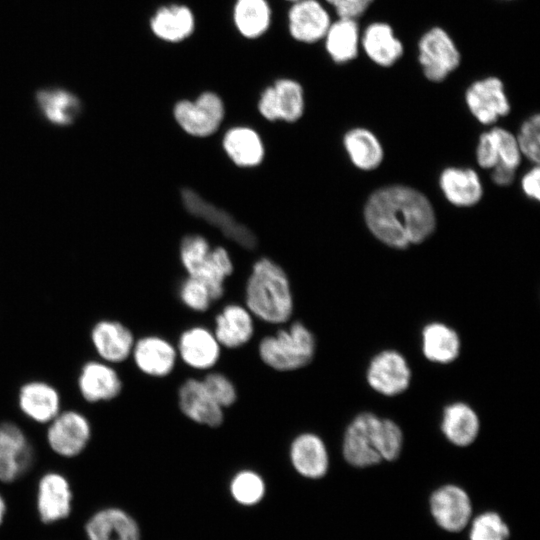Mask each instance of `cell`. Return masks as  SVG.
Masks as SVG:
<instances>
[{"instance_id":"cell-5","label":"cell","mask_w":540,"mask_h":540,"mask_svg":"<svg viewBox=\"0 0 540 540\" xmlns=\"http://www.w3.org/2000/svg\"><path fill=\"white\" fill-rule=\"evenodd\" d=\"M305 106V89L291 77L275 78L261 89L257 101L259 113L269 121L296 122L304 114Z\"/></svg>"},{"instance_id":"cell-12","label":"cell","mask_w":540,"mask_h":540,"mask_svg":"<svg viewBox=\"0 0 540 540\" xmlns=\"http://www.w3.org/2000/svg\"><path fill=\"white\" fill-rule=\"evenodd\" d=\"M148 29L160 42L180 44L194 34L196 16L192 8L184 3L162 4L149 16Z\"/></svg>"},{"instance_id":"cell-14","label":"cell","mask_w":540,"mask_h":540,"mask_svg":"<svg viewBox=\"0 0 540 540\" xmlns=\"http://www.w3.org/2000/svg\"><path fill=\"white\" fill-rule=\"evenodd\" d=\"M366 378L370 387L378 393L395 396L409 387L411 371L402 354L385 350L371 359Z\"/></svg>"},{"instance_id":"cell-17","label":"cell","mask_w":540,"mask_h":540,"mask_svg":"<svg viewBox=\"0 0 540 540\" xmlns=\"http://www.w3.org/2000/svg\"><path fill=\"white\" fill-rule=\"evenodd\" d=\"M360 49L369 61L381 68L392 67L404 53L402 41L385 21H372L361 29Z\"/></svg>"},{"instance_id":"cell-2","label":"cell","mask_w":540,"mask_h":540,"mask_svg":"<svg viewBox=\"0 0 540 540\" xmlns=\"http://www.w3.org/2000/svg\"><path fill=\"white\" fill-rule=\"evenodd\" d=\"M246 308L258 319L273 325L286 323L293 313V298L284 270L270 259L257 261L248 278Z\"/></svg>"},{"instance_id":"cell-32","label":"cell","mask_w":540,"mask_h":540,"mask_svg":"<svg viewBox=\"0 0 540 540\" xmlns=\"http://www.w3.org/2000/svg\"><path fill=\"white\" fill-rule=\"evenodd\" d=\"M460 338L457 332L446 324L432 322L422 331V350L425 357L435 363L453 362L460 353Z\"/></svg>"},{"instance_id":"cell-4","label":"cell","mask_w":540,"mask_h":540,"mask_svg":"<svg viewBox=\"0 0 540 540\" xmlns=\"http://www.w3.org/2000/svg\"><path fill=\"white\" fill-rule=\"evenodd\" d=\"M417 61L426 80L440 83L459 67L461 55L451 35L433 26L417 42Z\"/></svg>"},{"instance_id":"cell-34","label":"cell","mask_w":540,"mask_h":540,"mask_svg":"<svg viewBox=\"0 0 540 540\" xmlns=\"http://www.w3.org/2000/svg\"><path fill=\"white\" fill-rule=\"evenodd\" d=\"M343 144L351 162L359 169L373 170L383 160L382 145L368 129H351L345 134Z\"/></svg>"},{"instance_id":"cell-11","label":"cell","mask_w":540,"mask_h":540,"mask_svg":"<svg viewBox=\"0 0 540 540\" xmlns=\"http://www.w3.org/2000/svg\"><path fill=\"white\" fill-rule=\"evenodd\" d=\"M34 461L33 448L24 431L13 422L0 424V482L22 477Z\"/></svg>"},{"instance_id":"cell-37","label":"cell","mask_w":540,"mask_h":540,"mask_svg":"<svg viewBox=\"0 0 540 540\" xmlns=\"http://www.w3.org/2000/svg\"><path fill=\"white\" fill-rule=\"evenodd\" d=\"M488 134L495 158L494 167L502 165L516 170L522 155L516 137L502 127H494Z\"/></svg>"},{"instance_id":"cell-45","label":"cell","mask_w":540,"mask_h":540,"mask_svg":"<svg viewBox=\"0 0 540 540\" xmlns=\"http://www.w3.org/2000/svg\"><path fill=\"white\" fill-rule=\"evenodd\" d=\"M493 169L492 180L500 186L510 185L515 176V170L506 166L498 165Z\"/></svg>"},{"instance_id":"cell-19","label":"cell","mask_w":540,"mask_h":540,"mask_svg":"<svg viewBox=\"0 0 540 540\" xmlns=\"http://www.w3.org/2000/svg\"><path fill=\"white\" fill-rule=\"evenodd\" d=\"M90 339L99 359L112 365L127 360L135 343L127 326L110 319L97 321L91 329Z\"/></svg>"},{"instance_id":"cell-31","label":"cell","mask_w":540,"mask_h":540,"mask_svg":"<svg viewBox=\"0 0 540 540\" xmlns=\"http://www.w3.org/2000/svg\"><path fill=\"white\" fill-rule=\"evenodd\" d=\"M189 276L203 282L212 299L217 300L224 292V281L233 271L228 252L222 247L209 250L200 260L186 270Z\"/></svg>"},{"instance_id":"cell-38","label":"cell","mask_w":540,"mask_h":540,"mask_svg":"<svg viewBox=\"0 0 540 540\" xmlns=\"http://www.w3.org/2000/svg\"><path fill=\"white\" fill-rule=\"evenodd\" d=\"M508 536V526L499 514L491 511L477 516L470 529V540H507Z\"/></svg>"},{"instance_id":"cell-7","label":"cell","mask_w":540,"mask_h":540,"mask_svg":"<svg viewBox=\"0 0 540 540\" xmlns=\"http://www.w3.org/2000/svg\"><path fill=\"white\" fill-rule=\"evenodd\" d=\"M381 420L375 414H358L348 425L343 439V456L352 466L370 467L382 461L380 455Z\"/></svg>"},{"instance_id":"cell-16","label":"cell","mask_w":540,"mask_h":540,"mask_svg":"<svg viewBox=\"0 0 540 540\" xmlns=\"http://www.w3.org/2000/svg\"><path fill=\"white\" fill-rule=\"evenodd\" d=\"M430 510L437 524L446 531L459 532L468 524L472 506L468 494L459 486L445 485L430 497Z\"/></svg>"},{"instance_id":"cell-42","label":"cell","mask_w":540,"mask_h":540,"mask_svg":"<svg viewBox=\"0 0 540 540\" xmlns=\"http://www.w3.org/2000/svg\"><path fill=\"white\" fill-rule=\"evenodd\" d=\"M403 434L400 427L390 419L381 420L380 455L382 460L393 461L400 455Z\"/></svg>"},{"instance_id":"cell-33","label":"cell","mask_w":540,"mask_h":540,"mask_svg":"<svg viewBox=\"0 0 540 540\" xmlns=\"http://www.w3.org/2000/svg\"><path fill=\"white\" fill-rule=\"evenodd\" d=\"M223 147L230 159L242 167L258 165L264 155L259 135L249 127H233L226 132Z\"/></svg>"},{"instance_id":"cell-25","label":"cell","mask_w":540,"mask_h":540,"mask_svg":"<svg viewBox=\"0 0 540 540\" xmlns=\"http://www.w3.org/2000/svg\"><path fill=\"white\" fill-rule=\"evenodd\" d=\"M289 459L294 470L308 479H320L328 471L329 454L324 441L315 433L297 435L289 447Z\"/></svg>"},{"instance_id":"cell-36","label":"cell","mask_w":540,"mask_h":540,"mask_svg":"<svg viewBox=\"0 0 540 540\" xmlns=\"http://www.w3.org/2000/svg\"><path fill=\"white\" fill-rule=\"evenodd\" d=\"M229 490L232 498L241 505L253 506L264 497L266 485L260 474L253 470H241L231 479Z\"/></svg>"},{"instance_id":"cell-8","label":"cell","mask_w":540,"mask_h":540,"mask_svg":"<svg viewBox=\"0 0 540 540\" xmlns=\"http://www.w3.org/2000/svg\"><path fill=\"white\" fill-rule=\"evenodd\" d=\"M463 100L471 116L483 125L494 124L512 111L505 85L494 75L472 81L464 90Z\"/></svg>"},{"instance_id":"cell-46","label":"cell","mask_w":540,"mask_h":540,"mask_svg":"<svg viewBox=\"0 0 540 540\" xmlns=\"http://www.w3.org/2000/svg\"><path fill=\"white\" fill-rule=\"evenodd\" d=\"M6 511H7V505H6L5 499L0 494V525L2 524L4 520Z\"/></svg>"},{"instance_id":"cell-10","label":"cell","mask_w":540,"mask_h":540,"mask_svg":"<svg viewBox=\"0 0 540 540\" xmlns=\"http://www.w3.org/2000/svg\"><path fill=\"white\" fill-rule=\"evenodd\" d=\"M47 425V443L50 449L58 456L64 458L76 457L86 449L91 440V423L79 411H61Z\"/></svg>"},{"instance_id":"cell-23","label":"cell","mask_w":540,"mask_h":540,"mask_svg":"<svg viewBox=\"0 0 540 540\" xmlns=\"http://www.w3.org/2000/svg\"><path fill=\"white\" fill-rule=\"evenodd\" d=\"M176 349L181 360L196 370L212 368L221 355V345L213 331L204 326H193L183 331Z\"/></svg>"},{"instance_id":"cell-20","label":"cell","mask_w":540,"mask_h":540,"mask_svg":"<svg viewBox=\"0 0 540 540\" xmlns=\"http://www.w3.org/2000/svg\"><path fill=\"white\" fill-rule=\"evenodd\" d=\"M178 403L182 413L193 422L212 428L223 423V408L212 398L202 380H185L178 391Z\"/></svg>"},{"instance_id":"cell-35","label":"cell","mask_w":540,"mask_h":540,"mask_svg":"<svg viewBox=\"0 0 540 540\" xmlns=\"http://www.w3.org/2000/svg\"><path fill=\"white\" fill-rule=\"evenodd\" d=\"M36 99L44 116L56 125L72 123L80 111L78 98L63 89L41 90Z\"/></svg>"},{"instance_id":"cell-41","label":"cell","mask_w":540,"mask_h":540,"mask_svg":"<svg viewBox=\"0 0 540 540\" xmlns=\"http://www.w3.org/2000/svg\"><path fill=\"white\" fill-rule=\"evenodd\" d=\"M212 398L222 407H229L237 399L233 382L220 372L208 373L202 380Z\"/></svg>"},{"instance_id":"cell-15","label":"cell","mask_w":540,"mask_h":540,"mask_svg":"<svg viewBox=\"0 0 540 540\" xmlns=\"http://www.w3.org/2000/svg\"><path fill=\"white\" fill-rule=\"evenodd\" d=\"M72 499L70 482L62 473L49 471L41 476L37 485L36 508L43 523L53 524L69 517Z\"/></svg>"},{"instance_id":"cell-27","label":"cell","mask_w":540,"mask_h":540,"mask_svg":"<svg viewBox=\"0 0 540 540\" xmlns=\"http://www.w3.org/2000/svg\"><path fill=\"white\" fill-rule=\"evenodd\" d=\"M273 20V9L269 0H234L231 7V22L237 34L249 41L262 38Z\"/></svg>"},{"instance_id":"cell-48","label":"cell","mask_w":540,"mask_h":540,"mask_svg":"<svg viewBox=\"0 0 540 540\" xmlns=\"http://www.w3.org/2000/svg\"><path fill=\"white\" fill-rule=\"evenodd\" d=\"M499 1H512V0H499Z\"/></svg>"},{"instance_id":"cell-28","label":"cell","mask_w":540,"mask_h":540,"mask_svg":"<svg viewBox=\"0 0 540 540\" xmlns=\"http://www.w3.org/2000/svg\"><path fill=\"white\" fill-rule=\"evenodd\" d=\"M213 333L221 347L239 348L253 337V315L244 306L228 304L215 317Z\"/></svg>"},{"instance_id":"cell-39","label":"cell","mask_w":540,"mask_h":540,"mask_svg":"<svg viewBox=\"0 0 540 540\" xmlns=\"http://www.w3.org/2000/svg\"><path fill=\"white\" fill-rule=\"evenodd\" d=\"M517 143L522 155L534 163L540 158V116L534 113L523 121Z\"/></svg>"},{"instance_id":"cell-9","label":"cell","mask_w":540,"mask_h":540,"mask_svg":"<svg viewBox=\"0 0 540 540\" xmlns=\"http://www.w3.org/2000/svg\"><path fill=\"white\" fill-rule=\"evenodd\" d=\"M334 16L322 0H299L286 9V28L292 40L314 45L323 40Z\"/></svg>"},{"instance_id":"cell-1","label":"cell","mask_w":540,"mask_h":540,"mask_svg":"<svg viewBox=\"0 0 540 540\" xmlns=\"http://www.w3.org/2000/svg\"><path fill=\"white\" fill-rule=\"evenodd\" d=\"M365 221L372 234L394 248H406L424 241L436 220L430 201L406 186H389L375 191L365 205Z\"/></svg>"},{"instance_id":"cell-13","label":"cell","mask_w":540,"mask_h":540,"mask_svg":"<svg viewBox=\"0 0 540 540\" xmlns=\"http://www.w3.org/2000/svg\"><path fill=\"white\" fill-rule=\"evenodd\" d=\"M182 202L189 213L218 228L227 238L246 249H253L257 243L253 232L239 223L226 211L203 199L190 188L181 192Z\"/></svg>"},{"instance_id":"cell-44","label":"cell","mask_w":540,"mask_h":540,"mask_svg":"<svg viewBox=\"0 0 540 540\" xmlns=\"http://www.w3.org/2000/svg\"><path fill=\"white\" fill-rule=\"evenodd\" d=\"M539 179H540V170L538 166H535L529 170L521 180V187L523 192L529 198L539 200L540 190H539Z\"/></svg>"},{"instance_id":"cell-6","label":"cell","mask_w":540,"mask_h":540,"mask_svg":"<svg viewBox=\"0 0 540 540\" xmlns=\"http://www.w3.org/2000/svg\"><path fill=\"white\" fill-rule=\"evenodd\" d=\"M225 115L222 97L213 90L200 92L194 100L180 99L173 106L176 122L187 133L205 137L214 133Z\"/></svg>"},{"instance_id":"cell-47","label":"cell","mask_w":540,"mask_h":540,"mask_svg":"<svg viewBox=\"0 0 540 540\" xmlns=\"http://www.w3.org/2000/svg\"><path fill=\"white\" fill-rule=\"evenodd\" d=\"M282 1L290 4V3H293V2H296V1H299V0H282Z\"/></svg>"},{"instance_id":"cell-43","label":"cell","mask_w":540,"mask_h":540,"mask_svg":"<svg viewBox=\"0 0 540 540\" xmlns=\"http://www.w3.org/2000/svg\"><path fill=\"white\" fill-rule=\"evenodd\" d=\"M330 9L334 18L360 19L374 0H322Z\"/></svg>"},{"instance_id":"cell-18","label":"cell","mask_w":540,"mask_h":540,"mask_svg":"<svg viewBox=\"0 0 540 540\" xmlns=\"http://www.w3.org/2000/svg\"><path fill=\"white\" fill-rule=\"evenodd\" d=\"M77 387L85 401L100 403L115 399L121 393L122 381L112 364L90 360L80 368Z\"/></svg>"},{"instance_id":"cell-21","label":"cell","mask_w":540,"mask_h":540,"mask_svg":"<svg viewBox=\"0 0 540 540\" xmlns=\"http://www.w3.org/2000/svg\"><path fill=\"white\" fill-rule=\"evenodd\" d=\"M131 356L143 374L166 377L173 371L178 353L176 347L165 338L146 335L135 340Z\"/></svg>"},{"instance_id":"cell-29","label":"cell","mask_w":540,"mask_h":540,"mask_svg":"<svg viewBox=\"0 0 540 540\" xmlns=\"http://www.w3.org/2000/svg\"><path fill=\"white\" fill-rule=\"evenodd\" d=\"M439 185L446 199L458 207L475 205L483 194L478 174L468 168H446L440 175Z\"/></svg>"},{"instance_id":"cell-30","label":"cell","mask_w":540,"mask_h":540,"mask_svg":"<svg viewBox=\"0 0 540 540\" xmlns=\"http://www.w3.org/2000/svg\"><path fill=\"white\" fill-rule=\"evenodd\" d=\"M476 412L466 403L455 402L443 410L441 430L448 441L459 447L473 443L479 433Z\"/></svg>"},{"instance_id":"cell-24","label":"cell","mask_w":540,"mask_h":540,"mask_svg":"<svg viewBox=\"0 0 540 540\" xmlns=\"http://www.w3.org/2000/svg\"><path fill=\"white\" fill-rule=\"evenodd\" d=\"M87 540H141L136 520L118 507H105L93 513L85 524Z\"/></svg>"},{"instance_id":"cell-40","label":"cell","mask_w":540,"mask_h":540,"mask_svg":"<svg viewBox=\"0 0 540 540\" xmlns=\"http://www.w3.org/2000/svg\"><path fill=\"white\" fill-rule=\"evenodd\" d=\"M180 299L185 306L196 312H205L213 301L207 286L191 276L181 284Z\"/></svg>"},{"instance_id":"cell-3","label":"cell","mask_w":540,"mask_h":540,"mask_svg":"<svg viewBox=\"0 0 540 540\" xmlns=\"http://www.w3.org/2000/svg\"><path fill=\"white\" fill-rule=\"evenodd\" d=\"M315 351V336L299 321L265 336L258 345L262 362L280 372L303 368L313 360Z\"/></svg>"},{"instance_id":"cell-22","label":"cell","mask_w":540,"mask_h":540,"mask_svg":"<svg viewBox=\"0 0 540 540\" xmlns=\"http://www.w3.org/2000/svg\"><path fill=\"white\" fill-rule=\"evenodd\" d=\"M20 411L31 421L47 425L61 411V396L50 383L32 380L24 383L17 398Z\"/></svg>"},{"instance_id":"cell-26","label":"cell","mask_w":540,"mask_h":540,"mask_svg":"<svg viewBox=\"0 0 540 540\" xmlns=\"http://www.w3.org/2000/svg\"><path fill=\"white\" fill-rule=\"evenodd\" d=\"M361 26L357 19L335 17L323 40L322 45L328 57L335 64L354 61L360 54Z\"/></svg>"}]
</instances>
